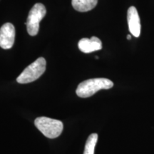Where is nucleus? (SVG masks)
<instances>
[{"label":"nucleus","mask_w":154,"mask_h":154,"mask_svg":"<svg viewBox=\"0 0 154 154\" xmlns=\"http://www.w3.org/2000/svg\"><path fill=\"white\" fill-rule=\"evenodd\" d=\"M15 28L11 23H6L0 29V47L9 49L14 45Z\"/></svg>","instance_id":"nucleus-5"},{"label":"nucleus","mask_w":154,"mask_h":154,"mask_svg":"<svg viewBox=\"0 0 154 154\" xmlns=\"http://www.w3.org/2000/svg\"><path fill=\"white\" fill-rule=\"evenodd\" d=\"M79 49L82 52L88 54L95 51H99L102 49V42L96 36L91 38H83L79 42Z\"/></svg>","instance_id":"nucleus-7"},{"label":"nucleus","mask_w":154,"mask_h":154,"mask_svg":"<svg viewBox=\"0 0 154 154\" xmlns=\"http://www.w3.org/2000/svg\"><path fill=\"white\" fill-rule=\"evenodd\" d=\"M45 59L40 57L28 66L17 77V82L19 84H28L38 79L46 70Z\"/></svg>","instance_id":"nucleus-3"},{"label":"nucleus","mask_w":154,"mask_h":154,"mask_svg":"<svg viewBox=\"0 0 154 154\" xmlns=\"http://www.w3.org/2000/svg\"><path fill=\"white\" fill-rule=\"evenodd\" d=\"M98 0H72V4L75 10L80 12H86L95 8Z\"/></svg>","instance_id":"nucleus-8"},{"label":"nucleus","mask_w":154,"mask_h":154,"mask_svg":"<svg viewBox=\"0 0 154 154\" xmlns=\"http://www.w3.org/2000/svg\"><path fill=\"white\" fill-rule=\"evenodd\" d=\"M47 14V9L44 5L36 3L31 9L25 24L26 25L28 34L30 36H36L39 30V22Z\"/></svg>","instance_id":"nucleus-4"},{"label":"nucleus","mask_w":154,"mask_h":154,"mask_svg":"<svg viewBox=\"0 0 154 154\" xmlns=\"http://www.w3.org/2000/svg\"><path fill=\"white\" fill-rule=\"evenodd\" d=\"M127 39H128V40L131 39V34H128V35H127Z\"/></svg>","instance_id":"nucleus-10"},{"label":"nucleus","mask_w":154,"mask_h":154,"mask_svg":"<svg viewBox=\"0 0 154 154\" xmlns=\"http://www.w3.org/2000/svg\"><path fill=\"white\" fill-rule=\"evenodd\" d=\"M113 86V83L106 78H95L84 81L79 84L76 95L81 98L91 97L101 89H109Z\"/></svg>","instance_id":"nucleus-1"},{"label":"nucleus","mask_w":154,"mask_h":154,"mask_svg":"<svg viewBox=\"0 0 154 154\" xmlns=\"http://www.w3.org/2000/svg\"><path fill=\"white\" fill-rule=\"evenodd\" d=\"M98 140V134H91L86 142L84 154H94V150Z\"/></svg>","instance_id":"nucleus-9"},{"label":"nucleus","mask_w":154,"mask_h":154,"mask_svg":"<svg viewBox=\"0 0 154 154\" xmlns=\"http://www.w3.org/2000/svg\"><path fill=\"white\" fill-rule=\"evenodd\" d=\"M36 128L49 138L59 137L62 133L63 126L61 121L48 117H38L34 121Z\"/></svg>","instance_id":"nucleus-2"},{"label":"nucleus","mask_w":154,"mask_h":154,"mask_svg":"<svg viewBox=\"0 0 154 154\" xmlns=\"http://www.w3.org/2000/svg\"><path fill=\"white\" fill-rule=\"evenodd\" d=\"M127 22L131 34L135 37H138L140 34V21L137 9L134 6L130 7L127 11Z\"/></svg>","instance_id":"nucleus-6"}]
</instances>
